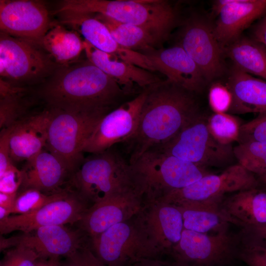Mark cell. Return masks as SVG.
Masks as SVG:
<instances>
[{"mask_svg": "<svg viewBox=\"0 0 266 266\" xmlns=\"http://www.w3.org/2000/svg\"><path fill=\"white\" fill-rule=\"evenodd\" d=\"M22 189L33 188L45 193L61 189L70 172L65 164L46 148L26 161L22 169Z\"/></svg>", "mask_w": 266, "mask_h": 266, "instance_id": "obj_24", "label": "cell"}, {"mask_svg": "<svg viewBox=\"0 0 266 266\" xmlns=\"http://www.w3.org/2000/svg\"><path fill=\"white\" fill-rule=\"evenodd\" d=\"M234 66L266 81V48L253 39L241 36L223 48Z\"/></svg>", "mask_w": 266, "mask_h": 266, "instance_id": "obj_30", "label": "cell"}, {"mask_svg": "<svg viewBox=\"0 0 266 266\" xmlns=\"http://www.w3.org/2000/svg\"><path fill=\"white\" fill-rule=\"evenodd\" d=\"M240 257L249 266H266V247L250 240L241 250Z\"/></svg>", "mask_w": 266, "mask_h": 266, "instance_id": "obj_39", "label": "cell"}, {"mask_svg": "<svg viewBox=\"0 0 266 266\" xmlns=\"http://www.w3.org/2000/svg\"><path fill=\"white\" fill-rule=\"evenodd\" d=\"M212 11L218 16L214 35L224 48L241 36L243 31L266 12V0H218Z\"/></svg>", "mask_w": 266, "mask_h": 266, "instance_id": "obj_20", "label": "cell"}, {"mask_svg": "<svg viewBox=\"0 0 266 266\" xmlns=\"http://www.w3.org/2000/svg\"><path fill=\"white\" fill-rule=\"evenodd\" d=\"M232 101V94L226 85L220 83L211 85L208 92V103L215 113L227 112Z\"/></svg>", "mask_w": 266, "mask_h": 266, "instance_id": "obj_36", "label": "cell"}, {"mask_svg": "<svg viewBox=\"0 0 266 266\" xmlns=\"http://www.w3.org/2000/svg\"><path fill=\"white\" fill-rule=\"evenodd\" d=\"M258 187L256 176L239 164L228 166L219 174L210 173L160 200L176 205L220 203L225 194Z\"/></svg>", "mask_w": 266, "mask_h": 266, "instance_id": "obj_10", "label": "cell"}, {"mask_svg": "<svg viewBox=\"0 0 266 266\" xmlns=\"http://www.w3.org/2000/svg\"><path fill=\"white\" fill-rule=\"evenodd\" d=\"M100 14L118 22L143 27L164 41L177 22V13L161 0H65L55 11Z\"/></svg>", "mask_w": 266, "mask_h": 266, "instance_id": "obj_4", "label": "cell"}, {"mask_svg": "<svg viewBox=\"0 0 266 266\" xmlns=\"http://www.w3.org/2000/svg\"><path fill=\"white\" fill-rule=\"evenodd\" d=\"M209 116L194 121L170 140L153 148L205 168L230 166L235 160L233 147L214 138L207 127Z\"/></svg>", "mask_w": 266, "mask_h": 266, "instance_id": "obj_9", "label": "cell"}, {"mask_svg": "<svg viewBox=\"0 0 266 266\" xmlns=\"http://www.w3.org/2000/svg\"><path fill=\"white\" fill-rule=\"evenodd\" d=\"M176 206L181 212L185 230L203 233H218L226 231L229 223L234 224L220 207V203H197Z\"/></svg>", "mask_w": 266, "mask_h": 266, "instance_id": "obj_28", "label": "cell"}, {"mask_svg": "<svg viewBox=\"0 0 266 266\" xmlns=\"http://www.w3.org/2000/svg\"><path fill=\"white\" fill-rule=\"evenodd\" d=\"M256 177L258 182V187L260 186L261 189L266 191V172L256 176Z\"/></svg>", "mask_w": 266, "mask_h": 266, "instance_id": "obj_47", "label": "cell"}, {"mask_svg": "<svg viewBox=\"0 0 266 266\" xmlns=\"http://www.w3.org/2000/svg\"><path fill=\"white\" fill-rule=\"evenodd\" d=\"M36 94L51 108L108 113L126 93L116 81L87 59L59 66Z\"/></svg>", "mask_w": 266, "mask_h": 266, "instance_id": "obj_2", "label": "cell"}, {"mask_svg": "<svg viewBox=\"0 0 266 266\" xmlns=\"http://www.w3.org/2000/svg\"><path fill=\"white\" fill-rule=\"evenodd\" d=\"M233 242L226 231L213 234L184 229L169 255L177 266H214L229 260Z\"/></svg>", "mask_w": 266, "mask_h": 266, "instance_id": "obj_16", "label": "cell"}, {"mask_svg": "<svg viewBox=\"0 0 266 266\" xmlns=\"http://www.w3.org/2000/svg\"><path fill=\"white\" fill-rule=\"evenodd\" d=\"M146 95L144 89L134 99L104 115L85 143L83 152L100 153L129 138L136 129Z\"/></svg>", "mask_w": 266, "mask_h": 266, "instance_id": "obj_17", "label": "cell"}, {"mask_svg": "<svg viewBox=\"0 0 266 266\" xmlns=\"http://www.w3.org/2000/svg\"><path fill=\"white\" fill-rule=\"evenodd\" d=\"M131 266H177L173 262H171L161 258H147L140 260Z\"/></svg>", "mask_w": 266, "mask_h": 266, "instance_id": "obj_44", "label": "cell"}, {"mask_svg": "<svg viewBox=\"0 0 266 266\" xmlns=\"http://www.w3.org/2000/svg\"><path fill=\"white\" fill-rule=\"evenodd\" d=\"M59 23L77 32L97 49L150 71H155L148 57L139 52L125 48L113 38L107 27L94 14L72 10L54 11Z\"/></svg>", "mask_w": 266, "mask_h": 266, "instance_id": "obj_13", "label": "cell"}, {"mask_svg": "<svg viewBox=\"0 0 266 266\" xmlns=\"http://www.w3.org/2000/svg\"><path fill=\"white\" fill-rule=\"evenodd\" d=\"M144 199L137 190L117 194L92 205L78 222L89 238L113 225L131 219L141 209Z\"/></svg>", "mask_w": 266, "mask_h": 266, "instance_id": "obj_19", "label": "cell"}, {"mask_svg": "<svg viewBox=\"0 0 266 266\" xmlns=\"http://www.w3.org/2000/svg\"><path fill=\"white\" fill-rule=\"evenodd\" d=\"M58 258H40L35 266H60L61 263Z\"/></svg>", "mask_w": 266, "mask_h": 266, "instance_id": "obj_46", "label": "cell"}, {"mask_svg": "<svg viewBox=\"0 0 266 266\" xmlns=\"http://www.w3.org/2000/svg\"><path fill=\"white\" fill-rule=\"evenodd\" d=\"M226 86L232 96L228 113H266V81L255 78L233 66Z\"/></svg>", "mask_w": 266, "mask_h": 266, "instance_id": "obj_25", "label": "cell"}, {"mask_svg": "<svg viewBox=\"0 0 266 266\" xmlns=\"http://www.w3.org/2000/svg\"><path fill=\"white\" fill-rule=\"evenodd\" d=\"M252 39L266 48V16L254 27Z\"/></svg>", "mask_w": 266, "mask_h": 266, "instance_id": "obj_43", "label": "cell"}, {"mask_svg": "<svg viewBox=\"0 0 266 266\" xmlns=\"http://www.w3.org/2000/svg\"><path fill=\"white\" fill-rule=\"evenodd\" d=\"M233 220L244 228L266 224V191L256 188L236 192L221 207Z\"/></svg>", "mask_w": 266, "mask_h": 266, "instance_id": "obj_26", "label": "cell"}, {"mask_svg": "<svg viewBox=\"0 0 266 266\" xmlns=\"http://www.w3.org/2000/svg\"><path fill=\"white\" fill-rule=\"evenodd\" d=\"M89 202L70 187L62 198L30 213L13 215L0 220V234L19 231L30 233L40 227L78 223Z\"/></svg>", "mask_w": 266, "mask_h": 266, "instance_id": "obj_12", "label": "cell"}, {"mask_svg": "<svg viewBox=\"0 0 266 266\" xmlns=\"http://www.w3.org/2000/svg\"><path fill=\"white\" fill-rule=\"evenodd\" d=\"M37 96L30 87L17 86L0 79V129L12 126L28 114Z\"/></svg>", "mask_w": 266, "mask_h": 266, "instance_id": "obj_29", "label": "cell"}, {"mask_svg": "<svg viewBox=\"0 0 266 266\" xmlns=\"http://www.w3.org/2000/svg\"><path fill=\"white\" fill-rule=\"evenodd\" d=\"M70 184L93 204L113 195L137 190L130 163L112 148L85 160L72 173Z\"/></svg>", "mask_w": 266, "mask_h": 266, "instance_id": "obj_5", "label": "cell"}, {"mask_svg": "<svg viewBox=\"0 0 266 266\" xmlns=\"http://www.w3.org/2000/svg\"><path fill=\"white\" fill-rule=\"evenodd\" d=\"M84 52L87 59L116 81L126 94L132 92L135 85L144 89L161 80L152 71L99 50L85 40Z\"/></svg>", "mask_w": 266, "mask_h": 266, "instance_id": "obj_23", "label": "cell"}, {"mask_svg": "<svg viewBox=\"0 0 266 266\" xmlns=\"http://www.w3.org/2000/svg\"><path fill=\"white\" fill-rule=\"evenodd\" d=\"M39 259L32 249L18 245L6 253L0 266H35Z\"/></svg>", "mask_w": 266, "mask_h": 266, "instance_id": "obj_35", "label": "cell"}, {"mask_svg": "<svg viewBox=\"0 0 266 266\" xmlns=\"http://www.w3.org/2000/svg\"><path fill=\"white\" fill-rule=\"evenodd\" d=\"M11 127L1 130L0 133V175L13 164L10 153Z\"/></svg>", "mask_w": 266, "mask_h": 266, "instance_id": "obj_41", "label": "cell"}, {"mask_svg": "<svg viewBox=\"0 0 266 266\" xmlns=\"http://www.w3.org/2000/svg\"><path fill=\"white\" fill-rule=\"evenodd\" d=\"M241 125L238 120L229 113H214L207 119V127L211 134L224 145L237 141Z\"/></svg>", "mask_w": 266, "mask_h": 266, "instance_id": "obj_33", "label": "cell"}, {"mask_svg": "<svg viewBox=\"0 0 266 266\" xmlns=\"http://www.w3.org/2000/svg\"><path fill=\"white\" fill-rule=\"evenodd\" d=\"M135 217L161 257L169 255L184 229L178 207L158 200H144Z\"/></svg>", "mask_w": 266, "mask_h": 266, "instance_id": "obj_15", "label": "cell"}, {"mask_svg": "<svg viewBox=\"0 0 266 266\" xmlns=\"http://www.w3.org/2000/svg\"><path fill=\"white\" fill-rule=\"evenodd\" d=\"M60 266H106L94 255L89 244H85L66 258Z\"/></svg>", "mask_w": 266, "mask_h": 266, "instance_id": "obj_38", "label": "cell"}, {"mask_svg": "<svg viewBox=\"0 0 266 266\" xmlns=\"http://www.w3.org/2000/svg\"><path fill=\"white\" fill-rule=\"evenodd\" d=\"M40 46L59 66H65L78 61L84 52L85 40L75 31L59 22H51Z\"/></svg>", "mask_w": 266, "mask_h": 266, "instance_id": "obj_27", "label": "cell"}, {"mask_svg": "<svg viewBox=\"0 0 266 266\" xmlns=\"http://www.w3.org/2000/svg\"><path fill=\"white\" fill-rule=\"evenodd\" d=\"M22 181V170L18 169L13 164L0 175V192L17 194Z\"/></svg>", "mask_w": 266, "mask_h": 266, "instance_id": "obj_40", "label": "cell"}, {"mask_svg": "<svg viewBox=\"0 0 266 266\" xmlns=\"http://www.w3.org/2000/svg\"><path fill=\"white\" fill-rule=\"evenodd\" d=\"M50 109L30 112L11 127L9 139L12 162L26 161L46 147Z\"/></svg>", "mask_w": 266, "mask_h": 266, "instance_id": "obj_22", "label": "cell"}, {"mask_svg": "<svg viewBox=\"0 0 266 266\" xmlns=\"http://www.w3.org/2000/svg\"><path fill=\"white\" fill-rule=\"evenodd\" d=\"M59 66L41 46L0 32V79L30 87L42 84Z\"/></svg>", "mask_w": 266, "mask_h": 266, "instance_id": "obj_6", "label": "cell"}, {"mask_svg": "<svg viewBox=\"0 0 266 266\" xmlns=\"http://www.w3.org/2000/svg\"><path fill=\"white\" fill-rule=\"evenodd\" d=\"M143 54L148 57L155 71L160 72L167 80L187 90L199 94L207 84L197 64L178 44Z\"/></svg>", "mask_w": 266, "mask_h": 266, "instance_id": "obj_21", "label": "cell"}, {"mask_svg": "<svg viewBox=\"0 0 266 266\" xmlns=\"http://www.w3.org/2000/svg\"><path fill=\"white\" fill-rule=\"evenodd\" d=\"M233 153L238 164L262 159L266 157V142L253 141L238 144L233 147Z\"/></svg>", "mask_w": 266, "mask_h": 266, "instance_id": "obj_37", "label": "cell"}, {"mask_svg": "<svg viewBox=\"0 0 266 266\" xmlns=\"http://www.w3.org/2000/svg\"><path fill=\"white\" fill-rule=\"evenodd\" d=\"M253 141L266 142V113L240 126L238 143Z\"/></svg>", "mask_w": 266, "mask_h": 266, "instance_id": "obj_34", "label": "cell"}, {"mask_svg": "<svg viewBox=\"0 0 266 266\" xmlns=\"http://www.w3.org/2000/svg\"><path fill=\"white\" fill-rule=\"evenodd\" d=\"M85 235L80 229L75 231L65 225L48 226L19 236L5 238L1 236L0 249L21 245L34 251L41 259L66 258L85 244Z\"/></svg>", "mask_w": 266, "mask_h": 266, "instance_id": "obj_18", "label": "cell"}, {"mask_svg": "<svg viewBox=\"0 0 266 266\" xmlns=\"http://www.w3.org/2000/svg\"><path fill=\"white\" fill-rule=\"evenodd\" d=\"M17 195L0 192V206L10 209L12 212Z\"/></svg>", "mask_w": 266, "mask_h": 266, "instance_id": "obj_45", "label": "cell"}, {"mask_svg": "<svg viewBox=\"0 0 266 266\" xmlns=\"http://www.w3.org/2000/svg\"><path fill=\"white\" fill-rule=\"evenodd\" d=\"M67 189L62 188L52 193H43L33 188L22 189L17 193L11 214L21 215L34 212L63 197Z\"/></svg>", "mask_w": 266, "mask_h": 266, "instance_id": "obj_32", "label": "cell"}, {"mask_svg": "<svg viewBox=\"0 0 266 266\" xmlns=\"http://www.w3.org/2000/svg\"><path fill=\"white\" fill-rule=\"evenodd\" d=\"M177 44L197 64L207 84L224 72L223 48L214 35L213 25L203 17L191 15L184 22Z\"/></svg>", "mask_w": 266, "mask_h": 266, "instance_id": "obj_11", "label": "cell"}, {"mask_svg": "<svg viewBox=\"0 0 266 266\" xmlns=\"http://www.w3.org/2000/svg\"><path fill=\"white\" fill-rule=\"evenodd\" d=\"M48 107L51 115L45 148L72 172L82 160L85 143L108 113L76 112Z\"/></svg>", "mask_w": 266, "mask_h": 266, "instance_id": "obj_7", "label": "cell"}, {"mask_svg": "<svg viewBox=\"0 0 266 266\" xmlns=\"http://www.w3.org/2000/svg\"><path fill=\"white\" fill-rule=\"evenodd\" d=\"M130 164L135 188L144 200H160L211 173L205 167L156 148Z\"/></svg>", "mask_w": 266, "mask_h": 266, "instance_id": "obj_3", "label": "cell"}, {"mask_svg": "<svg viewBox=\"0 0 266 266\" xmlns=\"http://www.w3.org/2000/svg\"><path fill=\"white\" fill-rule=\"evenodd\" d=\"M51 24L42 1L0 0V32L40 46Z\"/></svg>", "mask_w": 266, "mask_h": 266, "instance_id": "obj_14", "label": "cell"}, {"mask_svg": "<svg viewBox=\"0 0 266 266\" xmlns=\"http://www.w3.org/2000/svg\"><path fill=\"white\" fill-rule=\"evenodd\" d=\"M135 216L89 238L91 250L105 266H131L141 259L161 258Z\"/></svg>", "mask_w": 266, "mask_h": 266, "instance_id": "obj_8", "label": "cell"}, {"mask_svg": "<svg viewBox=\"0 0 266 266\" xmlns=\"http://www.w3.org/2000/svg\"><path fill=\"white\" fill-rule=\"evenodd\" d=\"M145 99L134 133L122 143L131 163L148 150L164 144L194 121L208 115L197 95L168 80L145 88Z\"/></svg>", "mask_w": 266, "mask_h": 266, "instance_id": "obj_1", "label": "cell"}, {"mask_svg": "<svg viewBox=\"0 0 266 266\" xmlns=\"http://www.w3.org/2000/svg\"><path fill=\"white\" fill-rule=\"evenodd\" d=\"M244 229L248 232L251 241L266 247V224Z\"/></svg>", "mask_w": 266, "mask_h": 266, "instance_id": "obj_42", "label": "cell"}, {"mask_svg": "<svg viewBox=\"0 0 266 266\" xmlns=\"http://www.w3.org/2000/svg\"><path fill=\"white\" fill-rule=\"evenodd\" d=\"M94 15L107 27L117 42L125 48L135 51L140 50L144 53L155 49L156 46L164 41L143 27L120 23L102 14Z\"/></svg>", "mask_w": 266, "mask_h": 266, "instance_id": "obj_31", "label": "cell"}]
</instances>
